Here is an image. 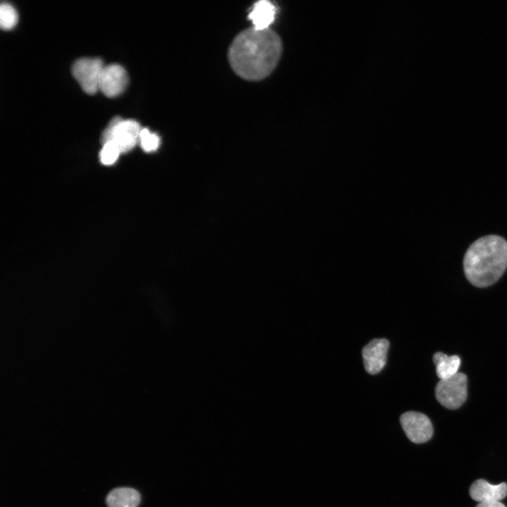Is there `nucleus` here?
<instances>
[{
  "mask_svg": "<svg viewBox=\"0 0 507 507\" xmlns=\"http://www.w3.org/2000/svg\"><path fill=\"white\" fill-rule=\"evenodd\" d=\"M507 268V242L497 235H487L474 242L463 260L468 280L477 287L495 283Z\"/></svg>",
  "mask_w": 507,
  "mask_h": 507,
  "instance_id": "nucleus-2",
  "label": "nucleus"
},
{
  "mask_svg": "<svg viewBox=\"0 0 507 507\" xmlns=\"http://www.w3.org/2000/svg\"><path fill=\"white\" fill-rule=\"evenodd\" d=\"M471 498L479 503L500 501L507 495V484H489L480 479L474 482L470 488Z\"/></svg>",
  "mask_w": 507,
  "mask_h": 507,
  "instance_id": "nucleus-9",
  "label": "nucleus"
},
{
  "mask_svg": "<svg viewBox=\"0 0 507 507\" xmlns=\"http://www.w3.org/2000/svg\"><path fill=\"white\" fill-rule=\"evenodd\" d=\"M139 142L144 151L150 152L158 149L160 139L156 134L151 132L147 128H142Z\"/></svg>",
  "mask_w": 507,
  "mask_h": 507,
  "instance_id": "nucleus-14",
  "label": "nucleus"
},
{
  "mask_svg": "<svg viewBox=\"0 0 507 507\" xmlns=\"http://www.w3.org/2000/svg\"><path fill=\"white\" fill-rule=\"evenodd\" d=\"M104 66L99 58L83 57L73 63L71 73L84 92L94 94L99 90V80Z\"/></svg>",
  "mask_w": 507,
  "mask_h": 507,
  "instance_id": "nucleus-5",
  "label": "nucleus"
},
{
  "mask_svg": "<svg viewBox=\"0 0 507 507\" xmlns=\"http://www.w3.org/2000/svg\"><path fill=\"white\" fill-rule=\"evenodd\" d=\"M128 83L125 68L117 63L105 65L101 74L99 90L106 96L115 97L121 94Z\"/></svg>",
  "mask_w": 507,
  "mask_h": 507,
  "instance_id": "nucleus-7",
  "label": "nucleus"
},
{
  "mask_svg": "<svg viewBox=\"0 0 507 507\" xmlns=\"http://www.w3.org/2000/svg\"><path fill=\"white\" fill-rule=\"evenodd\" d=\"M276 9L269 1L263 0L256 3L249 15L254 28L256 30L269 29V26L275 20Z\"/></svg>",
  "mask_w": 507,
  "mask_h": 507,
  "instance_id": "nucleus-10",
  "label": "nucleus"
},
{
  "mask_svg": "<svg viewBox=\"0 0 507 507\" xmlns=\"http://www.w3.org/2000/svg\"><path fill=\"white\" fill-rule=\"evenodd\" d=\"M139 501V493L129 487L114 489L106 497L108 507H137Z\"/></svg>",
  "mask_w": 507,
  "mask_h": 507,
  "instance_id": "nucleus-11",
  "label": "nucleus"
},
{
  "mask_svg": "<svg viewBox=\"0 0 507 507\" xmlns=\"http://www.w3.org/2000/svg\"><path fill=\"white\" fill-rule=\"evenodd\" d=\"M400 423L407 437L413 443H425L432 436V425L425 414L415 411L404 413L400 417Z\"/></svg>",
  "mask_w": 507,
  "mask_h": 507,
  "instance_id": "nucleus-6",
  "label": "nucleus"
},
{
  "mask_svg": "<svg viewBox=\"0 0 507 507\" xmlns=\"http://www.w3.org/2000/svg\"><path fill=\"white\" fill-rule=\"evenodd\" d=\"M467 377L462 373L440 380L435 387L437 400L445 408L456 409L467 399Z\"/></svg>",
  "mask_w": 507,
  "mask_h": 507,
  "instance_id": "nucleus-4",
  "label": "nucleus"
},
{
  "mask_svg": "<svg viewBox=\"0 0 507 507\" xmlns=\"http://www.w3.org/2000/svg\"><path fill=\"white\" fill-rule=\"evenodd\" d=\"M139 124L134 120H124L120 116L113 117L101 134L102 144L112 142L125 153L131 150L139 141L141 132Z\"/></svg>",
  "mask_w": 507,
  "mask_h": 507,
  "instance_id": "nucleus-3",
  "label": "nucleus"
},
{
  "mask_svg": "<svg viewBox=\"0 0 507 507\" xmlns=\"http://www.w3.org/2000/svg\"><path fill=\"white\" fill-rule=\"evenodd\" d=\"M18 22V13L14 7L8 2L0 5V25L5 30L13 28Z\"/></svg>",
  "mask_w": 507,
  "mask_h": 507,
  "instance_id": "nucleus-13",
  "label": "nucleus"
},
{
  "mask_svg": "<svg viewBox=\"0 0 507 507\" xmlns=\"http://www.w3.org/2000/svg\"><path fill=\"white\" fill-rule=\"evenodd\" d=\"M476 507H506L501 501L479 503Z\"/></svg>",
  "mask_w": 507,
  "mask_h": 507,
  "instance_id": "nucleus-16",
  "label": "nucleus"
},
{
  "mask_svg": "<svg viewBox=\"0 0 507 507\" xmlns=\"http://www.w3.org/2000/svg\"><path fill=\"white\" fill-rule=\"evenodd\" d=\"M282 44L274 31L254 27L239 33L228 49V61L241 78L259 81L268 77L277 65Z\"/></svg>",
  "mask_w": 507,
  "mask_h": 507,
  "instance_id": "nucleus-1",
  "label": "nucleus"
},
{
  "mask_svg": "<svg viewBox=\"0 0 507 507\" xmlns=\"http://www.w3.org/2000/svg\"><path fill=\"white\" fill-rule=\"evenodd\" d=\"M389 342L386 339H374L362 350L364 367L367 373L375 375L384 367Z\"/></svg>",
  "mask_w": 507,
  "mask_h": 507,
  "instance_id": "nucleus-8",
  "label": "nucleus"
},
{
  "mask_svg": "<svg viewBox=\"0 0 507 507\" xmlns=\"http://www.w3.org/2000/svg\"><path fill=\"white\" fill-rule=\"evenodd\" d=\"M120 154V150L112 142H107L103 144L99 157L102 163L111 165L117 160Z\"/></svg>",
  "mask_w": 507,
  "mask_h": 507,
  "instance_id": "nucleus-15",
  "label": "nucleus"
},
{
  "mask_svg": "<svg viewBox=\"0 0 507 507\" xmlns=\"http://www.w3.org/2000/svg\"><path fill=\"white\" fill-rule=\"evenodd\" d=\"M433 362L436 365L437 375L440 380H444L458 373L461 359L456 355L449 356L444 353L437 352L433 356Z\"/></svg>",
  "mask_w": 507,
  "mask_h": 507,
  "instance_id": "nucleus-12",
  "label": "nucleus"
}]
</instances>
